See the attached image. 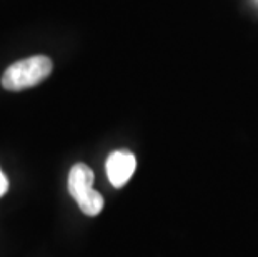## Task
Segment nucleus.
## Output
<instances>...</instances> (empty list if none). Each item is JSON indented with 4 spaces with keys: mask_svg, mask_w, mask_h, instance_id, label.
I'll return each instance as SVG.
<instances>
[{
    "mask_svg": "<svg viewBox=\"0 0 258 257\" xmlns=\"http://www.w3.org/2000/svg\"><path fill=\"white\" fill-rule=\"evenodd\" d=\"M53 70V62L47 56H32L9 65L2 75V87L10 92H19L38 85Z\"/></svg>",
    "mask_w": 258,
    "mask_h": 257,
    "instance_id": "obj_1",
    "label": "nucleus"
},
{
    "mask_svg": "<svg viewBox=\"0 0 258 257\" xmlns=\"http://www.w3.org/2000/svg\"><path fill=\"white\" fill-rule=\"evenodd\" d=\"M69 192L77 200L85 216H98L103 209V197L93 189V171L84 162H79L69 172Z\"/></svg>",
    "mask_w": 258,
    "mask_h": 257,
    "instance_id": "obj_2",
    "label": "nucleus"
},
{
    "mask_svg": "<svg viewBox=\"0 0 258 257\" xmlns=\"http://www.w3.org/2000/svg\"><path fill=\"white\" fill-rule=\"evenodd\" d=\"M137 159L128 150H115L107 159V176L113 187H123L134 176Z\"/></svg>",
    "mask_w": 258,
    "mask_h": 257,
    "instance_id": "obj_3",
    "label": "nucleus"
},
{
    "mask_svg": "<svg viewBox=\"0 0 258 257\" xmlns=\"http://www.w3.org/2000/svg\"><path fill=\"white\" fill-rule=\"evenodd\" d=\"M7 189H9V180H7V177H5V174L0 171V197L7 192Z\"/></svg>",
    "mask_w": 258,
    "mask_h": 257,
    "instance_id": "obj_4",
    "label": "nucleus"
}]
</instances>
